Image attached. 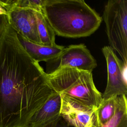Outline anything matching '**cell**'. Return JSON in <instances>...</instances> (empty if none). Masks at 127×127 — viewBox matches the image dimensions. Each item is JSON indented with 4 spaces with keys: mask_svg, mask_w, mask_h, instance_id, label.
<instances>
[{
    "mask_svg": "<svg viewBox=\"0 0 127 127\" xmlns=\"http://www.w3.org/2000/svg\"><path fill=\"white\" fill-rule=\"evenodd\" d=\"M54 92L8 23L0 42V127H26Z\"/></svg>",
    "mask_w": 127,
    "mask_h": 127,
    "instance_id": "cell-1",
    "label": "cell"
},
{
    "mask_svg": "<svg viewBox=\"0 0 127 127\" xmlns=\"http://www.w3.org/2000/svg\"><path fill=\"white\" fill-rule=\"evenodd\" d=\"M43 12L55 34L66 38L90 36L102 20L82 0H44Z\"/></svg>",
    "mask_w": 127,
    "mask_h": 127,
    "instance_id": "cell-2",
    "label": "cell"
},
{
    "mask_svg": "<svg viewBox=\"0 0 127 127\" xmlns=\"http://www.w3.org/2000/svg\"><path fill=\"white\" fill-rule=\"evenodd\" d=\"M46 76L51 88L60 94L95 109L102 101L91 71L66 67L46 73Z\"/></svg>",
    "mask_w": 127,
    "mask_h": 127,
    "instance_id": "cell-3",
    "label": "cell"
},
{
    "mask_svg": "<svg viewBox=\"0 0 127 127\" xmlns=\"http://www.w3.org/2000/svg\"><path fill=\"white\" fill-rule=\"evenodd\" d=\"M109 44L127 64V0H110L103 14Z\"/></svg>",
    "mask_w": 127,
    "mask_h": 127,
    "instance_id": "cell-4",
    "label": "cell"
},
{
    "mask_svg": "<svg viewBox=\"0 0 127 127\" xmlns=\"http://www.w3.org/2000/svg\"><path fill=\"white\" fill-rule=\"evenodd\" d=\"M46 63L47 74L66 67L92 72L97 66L96 60L83 44L64 47L58 56Z\"/></svg>",
    "mask_w": 127,
    "mask_h": 127,
    "instance_id": "cell-5",
    "label": "cell"
},
{
    "mask_svg": "<svg viewBox=\"0 0 127 127\" xmlns=\"http://www.w3.org/2000/svg\"><path fill=\"white\" fill-rule=\"evenodd\" d=\"M102 51L105 57L107 69V83L102 99L127 94V64L119 59L113 49L104 46Z\"/></svg>",
    "mask_w": 127,
    "mask_h": 127,
    "instance_id": "cell-6",
    "label": "cell"
},
{
    "mask_svg": "<svg viewBox=\"0 0 127 127\" xmlns=\"http://www.w3.org/2000/svg\"><path fill=\"white\" fill-rule=\"evenodd\" d=\"M61 116L71 127H99L96 109L60 94Z\"/></svg>",
    "mask_w": 127,
    "mask_h": 127,
    "instance_id": "cell-7",
    "label": "cell"
},
{
    "mask_svg": "<svg viewBox=\"0 0 127 127\" xmlns=\"http://www.w3.org/2000/svg\"><path fill=\"white\" fill-rule=\"evenodd\" d=\"M7 12L8 23L16 34L32 43L41 45L33 10L15 8Z\"/></svg>",
    "mask_w": 127,
    "mask_h": 127,
    "instance_id": "cell-8",
    "label": "cell"
},
{
    "mask_svg": "<svg viewBox=\"0 0 127 127\" xmlns=\"http://www.w3.org/2000/svg\"><path fill=\"white\" fill-rule=\"evenodd\" d=\"M61 95L55 91L32 116L26 127H40L58 120L61 117Z\"/></svg>",
    "mask_w": 127,
    "mask_h": 127,
    "instance_id": "cell-9",
    "label": "cell"
},
{
    "mask_svg": "<svg viewBox=\"0 0 127 127\" xmlns=\"http://www.w3.org/2000/svg\"><path fill=\"white\" fill-rule=\"evenodd\" d=\"M18 40L28 55L34 61L48 62L58 56L63 51L64 46H46L32 43L17 34Z\"/></svg>",
    "mask_w": 127,
    "mask_h": 127,
    "instance_id": "cell-10",
    "label": "cell"
},
{
    "mask_svg": "<svg viewBox=\"0 0 127 127\" xmlns=\"http://www.w3.org/2000/svg\"><path fill=\"white\" fill-rule=\"evenodd\" d=\"M34 13L36 20L38 34L41 45L51 47L56 46V34L46 19L43 11H34Z\"/></svg>",
    "mask_w": 127,
    "mask_h": 127,
    "instance_id": "cell-11",
    "label": "cell"
},
{
    "mask_svg": "<svg viewBox=\"0 0 127 127\" xmlns=\"http://www.w3.org/2000/svg\"><path fill=\"white\" fill-rule=\"evenodd\" d=\"M99 127H127V100L125 95L117 97V105L113 117Z\"/></svg>",
    "mask_w": 127,
    "mask_h": 127,
    "instance_id": "cell-12",
    "label": "cell"
},
{
    "mask_svg": "<svg viewBox=\"0 0 127 127\" xmlns=\"http://www.w3.org/2000/svg\"><path fill=\"white\" fill-rule=\"evenodd\" d=\"M44 3V0H0V4L7 11L15 8L41 11Z\"/></svg>",
    "mask_w": 127,
    "mask_h": 127,
    "instance_id": "cell-13",
    "label": "cell"
},
{
    "mask_svg": "<svg viewBox=\"0 0 127 127\" xmlns=\"http://www.w3.org/2000/svg\"><path fill=\"white\" fill-rule=\"evenodd\" d=\"M117 97L106 100L102 99L100 105L96 109L99 127L109 121L113 117L116 111Z\"/></svg>",
    "mask_w": 127,
    "mask_h": 127,
    "instance_id": "cell-14",
    "label": "cell"
},
{
    "mask_svg": "<svg viewBox=\"0 0 127 127\" xmlns=\"http://www.w3.org/2000/svg\"><path fill=\"white\" fill-rule=\"evenodd\" d=\"M8 25L7 16L0 15V42Z\"/></svg>",
    "mask_w": 127,
    "mask_h": 127,
    "instance_id": "cell-15",
    "label": "cell"
},
{
    "mask_svg": "<svg viewBox=\"0 0 127 127\" xmlns=\"http://www.w3.org/2000/svg\"><path fill=\"white\" fill-rule=\"evenodd\" d=\"M40 127H71L69 126L61 116V117L59 118L58 120L50 124H48L45 126Z\"/></svg>",
    "mask_w": 127,
    "mask_h": 127,
    "instance_id": "cell-16",
    "label": "cell"
},
{
    "mask_svg": "<svg viewBox=\"0 0 127 127\" xmlns=\"http://www.w3.org/2000/svg\"><path fill=\"white\" fill-rule=\"evenodd\" d=\"M4 15L7 16L8 12L4 7H3L0 4V15Z\"/></svg>",
    "mask_w": 127,
    "mask_h": 127,
    "instance_id": "cell-17",
    "label": "cell"
}]
</instances>
